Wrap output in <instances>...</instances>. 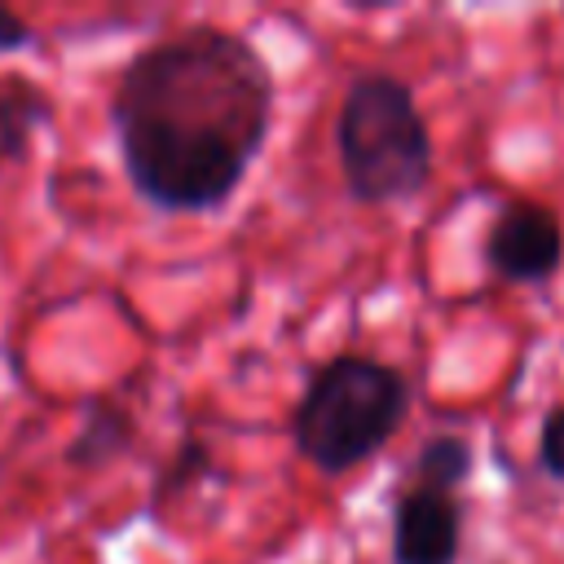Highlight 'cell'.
<instances>
[{
	"instance_id": "9c48e42d",
	"label": "cell",
	"mask_w": 564,
	"mask_h": 564,
	"mask_svg": "<svg viewBox=\"0 0 564 564\" xmlns=\"http://www.w3.org/2000/svg\"><path fill=\"white\" fill-rule=\"evenodd\" d=\"M212 476V454L203 449V441H185L176 454H172V463L163 467V476L154 480V502H163V498H172V494H185L189 485H198V480H207Z\"/></svg>"
},
{
	"instance_id": "8992f818",
	"label": "cell",
	"mask_w": 564,
	"mask_h": 564,
	"mask_svg": "<svg viewBox=\"0 0 564 564\" xmlns=\"http://www.w3.org/2000/svg\"><path fill=\"white\" fill-rule=\"evenodd\" d=\"M53 119V101L31 79H0V163H22L31 154L35 128Z\"/></svg>"
},
{
	"instance_id": "30bf717a",
	"label": "cell",
	"mask_w": 564,
	"mask_h": 564,
	"mask_svg": "<svg viewBox=\"0 0 564 564\" xmlns=\"http://www.w3.org/2000/svg\"><path fill=\"white\" fill-rule=\"evenodd\" d=\"M538 467L564 485V405H555L538 427Z\"/></svg>"
},
{
	"instance_id": "5b68a950",
	"label": "cell",
	"mask_w": 564,
	"mask_h": 564,
	"mask_svg": "<svg viewBox=\"0 0 564 564\" xmlns=\"http://www.w3.org/2000/svg\"><path fill=\"white\" fill-rule=\"evenodd\" d=\"M463 507L454 494L410 485L392 507V564H458Z\"/></svg>"
},
{
	"instance_id": "8fae6325",
	"label": "cell",
	"mask_w": 564,
	"mask_h": 564,
	"mask_svg": "<svg viewBox=\"0 0 564 564\" xmlns=\"http://www.w3.org/2000/svg\"><path fill=\"white\" fill-rule=\"evenodd\" d=\"M31 40H35V31H31L13 9H4V4H0V57H4V53L26 48Z\"/></svg>"
},
{
	"instance_id": "6da1fadb",
	"label": "cell",
	"mask_w": 564,
	"mask_h": 564,
	"mask_svg": "<svg viewBox=\"0 0 564 564\" xmlns=\"http://www.w3.org/2000/svg\"><path fill=\"white\" fill-rule=\"evenodd\" d=\"M273 123V70L225 26H185L141 48L110 97L132 189L159 212L225 207Z\"/></svg>"
},
{
	"instance_id": "7a4b0ae2",
	"label": "cell",
	"mask_w": 564,
	"mask_h": 564,
	"mask_svg": "<svg viewBox=\"0 0 564 564\" xmlns=\"http://www.w3.org/2000/svg\"><path fill=\"white\" fill-rule=\"evenodd\" d=\"M405 414L410 383L397 366L361 352H339L313 370L295 405L291 436L300 458H308L326 476H339L375 458L397 436Z\"/></svg>"
},
{
	"instance_id": "52a82bcc",
	"label": "cell",
	"mask_w": 564,
	"mask_h": 564,
	"mask_svg": "<svg viewBox=\"0 0 564 564\" xmlns=\"http://www.w3.org/2000/svg\"><path fill=\"white\" fill-rule=\"evenodd\" d=\"M132 441H137L132 414L115 401H93L75 441L66 445V463L70 467H101V463H115L119 454H128Z\"/></svg>"
},
{
	"instance_id": "ba28073f",
	"label": "cell",
	"mask_w": 564,
	"mask_h": 564,
	"mask_svg": "<svg viewBox=\"0 0 564 564\" xmlns=\"http://www.w3.org/2000/svg\"><path fill=\"white\" fill-rule=\"evenodd\" d=\"M476 467V454H471V441L458 436V432H436L419 445V458H414V476L423 489H441V494H454Z\"/></svg>"
},
{
	"instance_id": "3957f363",
	"label": "cell",
	"mask_w": 564,
	"mask_h": 564,
	"mask_svg": "<svg viewBox=\"0 0 564 564\" xmlns=\"http://www.w3.org/2000/svg\"><path fill=\"white\" fill-rule=\"evenodd\" d=\"M344 185L357 203H405L432 181V132L405 79L361 70L335 119Z\"/></svg>"
},
{
	"instance_id": "277c9868",
	"label": "cell",
	"mask_w": 564,
	"mask_h": 564,
	"mask_svg": "<svg viewBox=\"0 0 564 564\" xmlns=\"http://www.w3.org/2000/svg\"><path fill=\"white\" fill-rule=\"evenodd\" d=\"M485 264L498 282L511 286H542L564 264V220L555 207L516 198L498 207L489 234H485Z\"/></svg>"
}]
</instances>
